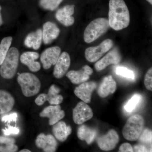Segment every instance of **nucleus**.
Here are the masks:
<instances>
[{"label":"nucleus","mask_w":152,"mask_h":152,"mask_svg":"<svg viewBox=\"0 0 152 152\" xmlns=\"http://www.w3.org/2000/svg\"><path fill=\"white\" fill-rule=\"evenodd\" d=\"M75 12L74 5H67L59 9L56 14V18L61 23L66 26L74 24L75 20L72 15Z\"/></svg>","instance_id":"15"},{"label":"nucleus","mask_w":152,"mask_h":152,"mask_svg":"<svg viewBox=\"0 0 152 152\" xmlns=\"http://www.w3.org/2000/svg\"><path fill=\"white\" fill-rule=\"evenodd\" d=\"M144 84L147 89L152 91V69L150 68L145 77Z\"/></svg>","instance_id":"30"},{"label":"nucleus","mask_w":152,"mask_h":152,"mask_svg":"<svg viewBox=\"0 0 152 152\" xmlns=\"http://www.w3.org/2000/svg\"><path fill=\"white\" fill-rule=\"evenodd\" d=\"M39 115L42 118H49V125L53 126L62 119L65 116V113L61 110L59 105H51L45 108Z\"/></svg>","instance_id":"8"},{"label":"nucleus","mask_w":152,"mask_h":152,"mask_svg":"<svg viewBox=\"0 0 152 152\" xmlns=\"http://www.w3.org/2000/svg\"><path fill=\"white\" fill-rule=\"evenodd\" d=\"M12 37H6L3 38L0 43V65L2 64L12 44Z\"/></svg>","instance_id":"25"},{"label":"nucleus","mask_w":152,"mask_h":152,"mask_svg":"<svg viewBox=\"0 0 152 152\" xmlns=\"http://www.w3.org/2000/svg\"><path fill=\"white\" fill-rule=\"evenodd\" d=\"M19 52L16 48L9 49L2 64L0 65V75L3 78H12L16 73L18 66Z\"/></svg>","instance_id":"3"},{"label":"nucleus","mask_w":152,"mask_h":152,"mask_svg":"<svg viewBox=\"0 0 152 152\" xmlns=\"http://www.w3.org/2000/svg\"><path fill=\"white\" fill-rule=\"evenodd\" d=\"M20 152H31V151H30V150L28 149H23L21 150L20 151Z\"/></svg>","instance_id":"39"},{"label":"nucleus","mask_w":152,"mask_h":152,"mask_svg":"<svg viewBox=\"0 0 152 152\" xmlns=\"http://www.w3.org/2000/svg\"><path fill=\"white\" fill-rule=\"evenodd\" d=\"M18 150V146L15 144L6 145L5 147L0 146V152H15Z\"/></svg>","instance_id":"33"},{"label":"nucleus","mask_w":152,"mask_h":152,"mask_svg":"<svg viewBox=\"0 0 152 152\" xmlns=\"http://www.w3.org/2000/svg\"><path fill=\"white\" fill-rule=\"evenodd\" d=\"M42 41V32L41 29L30 33L26 37L24 44L26 47L37 50L40 48Z\"/></svg>","instance_id":"22"},{"label":"nucleus","mask_w":152,"mask_h":152,"mask_svg":"<svg viewBox=\"0 0 152 152\" xmlns=\"http://www.w3.org/2000/svg\"><path fill=\"white\" fill-rule=\"evenodd\" d=\"M42 40L44 44L51 43L59 35L60 30L57 25L51 22H47L43 26Z\"/></svg>","instance_id":"17"},{"label":"nucleus","mask_w":152,"mask_h":152,"mask_svg":"<svg viewBox=\"0 0 152 152\" xmlns=\"http://www.w3.org/2000/svg\"><path fill=\"white\" fill-rule=\"evenodd\" d=\"M144 120L140 115H134L129 118L123 130V135L126 140L134 141L138 139L143 130Z\"/></svg>","instance_id":"5"},{"label":"nucleus","mask_w":152,"mask_h":152,"mask_svg":"<svg viewBox=\"0 0 152 152\" xmlns=\"http://www.w3.org/2000/svg\"><path fill=\"white\" fill-rule=\"evenodd\" d=\"M61 90L55 85H52L48 90L47 94V101L51 105H59L64 99L63 96L59 94Z\"/></svg>","instance_id":"24"},{"label":"nucleus","mask_w":152,"mask_h":152,"mask_svg":"<svg viewBox=\"0 0 152 152\" xmlns=\"http://www.w3.org/2000/svg\"><path fill=\"white\" fill-rule=\"evenodd\" d=\"M77 135L80 140H85L88 145H90L94 140L97 135V131L83 125L78 129Z\"/></svg>","instance_id":"23"},{"label":"nucleus","mask_w":152,"mask_h":152,"mask_svg":"<svg viewBox=\"0 0 152 152\" xmlns=\"http://www.w3.org/2000/svg\"><path fill=\"white\" fill-rule=\"evenodd\" d=\"M73 119L76 124L80 125L91 119L92 110L83 102H79L73 110Z\"/></svg>","instance_id":"7"},{"label":"nucleus","mask_w":152,"mask_h":152,"mask_svg":"<svg viewBox=\"0 0 152 152\" xmlns=\"http://www.w3.org/2000/svg\"><path fill=\"white\" fill-rule=\"evenodd\" d=\"M71 60L69 55L66 52H63L60 54L55 65L53 75L57 79L63 77L67 72L70 66Z\"/></svg>","instance_id":"13"},{"label":"nucleus","mask_w":152,"mask_h":152,"mask_svg":"<svg viewBox=\"0 0 152 152\" xmlns=\"http://www.w3.org/2000/svg\"><path fill=\"white\" fill-rule=\"evenodd\" d=\"M117 88V84L112 76L105 77L98 89V94L102 98H105L114 94Z\"/></svg>","instance_id":"19"},{"label":"nucleus","mask_w":152,"mask_h":152,"mask_svg":"<svg viewBox=\"0 0 152 152\" xmlns=\"http://www.w3.org/2000/svg\"><path fill=\"white\" fill-rule=\"evenodd\" d=\"M130 14L124 0H110L109 1V23L115 31L127 27L130 23Z\"/></svg>","instance_id":"1"},{"label":"nucleus","mask_w":152,"mask_h":152,"mask_svg":"<svg viewBox=\"0 0 152 152\" xmlns=\"http://www.w3.org/2000/svg\"><path fill=\"white\" fill-rule=\"evenodd\" d=\"M4 134L6 136H9L11 134H18L20 132L19 128L16 127L9 126L8 128L3 129Z\"/></svg>","instance_id":"32"},{"label":"nucleus","mask_w":152,"mask_h":152,"mask_svg":"<svg viewBox=\"0 0 152 152\" xmlns=\"http://www.w3.org/2000/svg\"><path fill=\"white\" fill-rule=\"evenodd\" d=\"M61 49L58 46L46 49L41 55L40 60L45 69H48L55 65L61 54Z\"/></svg>","instance_id":"10"},{"label":"nucleus","mask_w":152,"mask_h":152,"mask_svg":"<svg viewBox=\"0 0 152 152\" xmlns=\"http://www.w3.org/2000/svg\"><path fill=\"white\" fill-rule=\"evenodd\" d=\"M39 58L37 52H26L22 54L20 58L21 62L27 66L30 71L36 72L40 70V63L36 61Z\"/></svg>","instance_id":"18"},{"label":"nucleus","mask_w":152,"mask_h":152,"mask_svg":"<svg viewBox=\"0 0 152 152\" xmlns=\"http://www.w3.org/2000/svg\"><path fill=\"white\" fill-rule=\"evenodd\" d=\"M93 70L90 66L85 65L80 71H70L66 74V76L74 84H79L86 82L92 75Z\"/></svg>","instance_id":"14"},{"label":"nucleus","mask_w":152,"mask_h":152,"mask_svg":"<svg viewBox=\"0 0 152 152\" xmlns=\"http://www.w3.org/2000/svg\"><path fill=\"white\" fill-rule=\"evenodd\" d=\"M119 141V137L116 132L110 130L105 135L99 137L97 142L98 146L102 150L111 151L114 149Z\"/></svg>","instance_id":"9"},{"label":"nucleus","mask_w":152,"mask_h":152,"mask_svg":"<svg viewBox=\"0 0 152 152\" xmlns=\"http://www.w3.org/2000/svg\"><path fill=\"white\" fill-rule=\"evenodd\" d=\"M152 138V131L149 129H146L142 131L138 140L142 143L151 145Z\"/></svg>","instance_id":"29"},{"label":"nucleus","mask_w":152,"mask_h":152,"mask_svg":"<svg viewBox=\"0 0 152 152\" xmlns=\"http://www.w3.org/2000/svg\"><path fill=\"white\" fill-rule=\"evenodd\" d=\"M115 72L118 75L129 80H134L135 78V75L134 72L124 67H117Z\"/></svg>","instance_id":"28"},{"label":"nucleus","mask_w":152,"mask_h":152,"mask_svg":"<svg viewBox=\"0 0 152 152\" xmlns=\"http://www.w3.org/2000/svg\"><path fill=\"white\" fill-rule=\"evenodd\" d=\"M18 115L17 113H13L8 115L3 116L1 118L2 121L4 122H16L18 118Z\"/></svg>","instance_id":"31"},{"label":"nucleus","mask_w":152,"mask_h":152,"mask_svg":"<svg viewBox=\"0 0 152 152\" xmlns=\"http://www.w3.org/2000/svg\"><path fill=\"white\" fill-rule=\"evenodd\" d=\"M15 139L2 137V136L0 137V144L8 145L15 144Z\"/></svg>","instance_id":"35"},{"label":"nucleus","mask_w":152,"mask_h":152,"mask_svg":"<svg viewBox=\"0 0 152 152\" xmlns=\"http://www.w3.org/2000/svg\"><path fill=\"white\" fill-rule=\"evenodd\" d=\"M151 4H152V0H146Z\"/></svg>","instance_id":"40"},{"label":"nucleus","mask_w":152,"mask_h":152,"mask_svg":"<svg viewBox=\"0 0 152 152\" xmlns=\"http://www.w3.org/2000/svg\"><path fill=\"white\" fill-rule=\"evenodd\" d=\"M119 151L132 152H133V148L130 144L128 143H125L123 144L120 146Z\"/></svg>","instance_id":"36"},{"label":"nucleus","mask_w":152,"mask_h":152,"mask_svg":"<svg viewBox=\"0 0 152 152\" xmlns=\"http://www.w3.org/2000/svg\"><path fill=\"white\" fill-rule=\"evenodd\" d=\"M53 134L56 139L60 142H64L72 132L70 126H67L64 121H58L53 125Z\"/></svg>","instance_id":"20"},{"label":"nucleus","mask_w":152,"mask_h":152,"mask_svg":"<svg viewBox=\"0 0 152 152\" xmlns=\"http://www.w3.org/2000/svg\"><path fill=\"white\" fill-rule=\"evenodd\" d=\"M15 104V99L10 93L4 90H0V115L10 112Z\"/></svg>","instance_id":"21"},{"label":"nucleus","mask_w":152,"mask_h":152,"mask_svg":"<svg viewBox=\"0 0 152 152\" xmlns=\"http://www.w3.org/2000/svg\"><path fill=\"white\" fill-rule=\"evenodd\" d=\"M133 151L134 152H148V149L145 145H136L134 147Z\"/></svg>","instance_id":"37"},{"label":"nucleus","mask_w":152,"mask_h":152,"mask_svg":"<svg viewBox=\"0 0 152 152\" xmlns=\"http://www.w3.org/2000/svg\"><path fill=\"white\" fill-rule=\"evenodd\" d=\"M121 61V57L119 53L116 49H115L96 63L95 69L97 71L103 70L110 65L117 64Z\"/></svg>","instance_id":"16"},{"label":"nucleus","mask_w":152,"mask_h":152,"mask_svg":"<svg viewBox=\"0 0 152 152\" xmlns=\"http://www.w3.org/2000/svg\"><path fill=\"white\" fill-rule=\"evenodd\" d=\"M35 143L38 148L45 152H56L58 147V142L53 136L46 135L43 133H41L37 136Z\"/></svg>","instance_id":"12"},{"label":"nucleus","mask_w":152,"mask_h":152,"mask_svg":"<svg viewBox=\"0 0 152 152\" xmlns=\"http://www.w3.org/2000/svg\"><path fill=\"white\" fill-rule=\"evenodd\" d=\"M1 7L0 6V26H1L3 24L2 17L1 14Z\"/></svg>","instance_id":"38"},{"label":"nucleus","mask_w":152,"mask_h":152,"mask_svg":"<svg viewBox=\"0 0 152 152\" xmlns=\"http://www.w3.org/2000/svg\"><path fill=\"white\" fill-rule=\"evenodd\" d=\"M113 45V41L110 39H107L97 46L90 47L86 49L85 57L90 62H95L110 50Z\"/></svg>","instance_id":"6"},{"label":"nucleus","mask_w":152,"mask_h":152,"mask_svg":"<svg viewBox=\"0 0 152 152\" xmlns=\"http://www.w3.org/2000/svg\"><path fill=\"white\" fill-rule=\"evenodd\" d=\"M63 0H40V5L42 8L54 11L58 8Z\"/></svg>","instance_id":"27"},{"label":"nucleus","mask_w":152,"mask_h":152,"mask_svg":"<svg viewBox=\"0 0 152 152\" xmlns=\"http://www.w3.org/2000/svg\"><path fill=\"white\" fill-rule=\"evenodd\" d=\"M17 81L21 88L23 95L27 97L35 96L40 91V81L34 74L23 73L18 76Z\"/></svg>","instance_id":"2"},{"label":"nucleus","mask_w":152,"mask_h":152,"mask_svg":"<svg viewBox=\"0 0 152 152\" xmlns=\"http://www.w3.org/2000/svg\"><path fill=\"white\" fill-rule=\"evenodd\" d=\"M97 87V84L95 82H84L79 86L76 87L74 91L75 94L86 103H90L91 102L93 91Z\"/></svg>","instance_id":"11"},{"label":"nucleus","mask_w":152,"mask_h":152,"mask_svg":"<svg viewBox=\"0 0 152 152\" xmlns=\"http://www.w3.org/2000/svg\"><path fill=\"white\" fill-rule=\"evenodd\" d=\"M47 101V94H42L39 95L35 100V102L37 105L41 106L43 105Z\"/></svg>","instance_id":"34"},{"label":"nucleus","mask_w":152,"mask_h":152,"mask_svg":"<svg viewBox=\"0 0 152 152\" xmlns=\"http://www.w3.org/2000/svg\"><path fill=\"white\" fill-rule=\"evenodd\" d=\"M108 20L99 18L91 22L84 33V40L87 43L92 42L108 31L110 28Z\"/></svg>","instance_id":"4"},{"label":"nucleus","mask_w":152,"mask_h":152,"mask_svg":"<svg viewBox=\"0 0 152 152\" xmlns=\"http://www.w3.org/2000/svg\"><path fill=\"white\" fill-rule=\"evenodd\" d=\"M142 96L139 94H135L124 106L126 111L131 113L137 107L142 100Z\"/></svg>","instance_id":"26"}]
</instances>
